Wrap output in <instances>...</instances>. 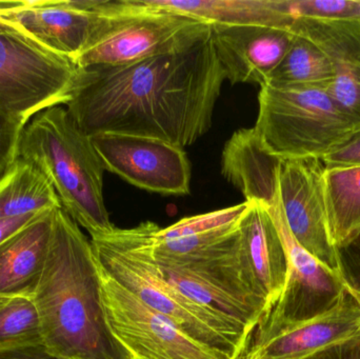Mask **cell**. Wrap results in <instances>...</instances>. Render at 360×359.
I'll return each instance as SVG.
<instances>
[{
	"instance_id": "obj_1",
	"label": "cell",
	"mask_w": 360,
	"mask_h": 359,
	"mask_svg": "<svg viewBox=\"0 0 360 359\" xmlns=\"http://www.w3.org/2000/svg\"><path fill=\"white\" fill-rule=\"evenodd\" d=\"M224 80L210 37L180 52L131 65L82 67L65 105L88 136L134 135L184 149L211 128Z\"/></svg>"
},
{
	"instance_id": "obj_2",
	"label": "cell",
	"mask_w": 360,
	"mask_h": 359,
	"mask_svg": "<svg viewBox=\"0 0 360 359\" xmlns=\"http://www.w3.org/2000/svg\"><path fill=\"white\" fill-rule=\"evenodd\" d=\"M44 344L61 359H129L105 322L91 240L57 209L50 250L33 296Z\"/></svg>"
},
{
	"instance_id": "obj_3",
	"label": "cell",
	"mask_w": 360,
	"mask_h": 359,
	"mask_svg": "<svg viewBox=\"0 0 360 359\" xmlns=\"http://www.w3.org/2000/svg\"><path fill=\"white\" fill-rule=\"evenodd\" d=\"M160 227L146 221L91 238L99 265L154 311L172 320L193 339L233 359L245 349L249 333L240 325L186 296L162 275L154 255Z\"/></svg>"
},
{
	"instance_id": "obj_4",
	"label": "cell",
	"mask_w": 360,
	"mask_h": 359,
	"mask_svg": "<svg viewBox=\"0 0 360 359\" xmlns=\"http://www.w3.org/2000/svg\"><path fill=\"white\" fill-rule=\"evenodd\" d=\"M19 157L46 173L61 208L91 238L113 231L103 197V162L91 137L76 126L67 109L49 107L27 122Z\"/></svg>"
},
{
	"instance_id": "obj_5",
	"label": "cell",
	"mask_w": 360,
	"mask_h": 359,
	"mask_svg": "<svg viewBox=\"0 0 360 359\" xmlns=\"http://www.w3.org/2000/svg\"><path fill=\"white\" fill-rule=\"evenodd\" d=\"M99 18L76 65L120 67L172 54L209 39L212 25L147 0L98 1Z\"/></svg>"
},
{
	"instance_id": "obj_6",
	"label": "cell",
	"mask_w": 360,
	"mask_h": 359,
	"mask_svg": "<svg viewBox=\"0 0 360 359\" xmlns=\"http://www.w3.org/2000/svg\"><path fill=\"white\" fill-rule=\"evenodd\" d=\"M255 130L271 154L285 160L325 157L360 129L321 86L264 84Z\"/></svg>"
},
{
	"instance_id": "obj_7",
	"label": "cell",
	"mask_w": 360,
	"mask_h": 359,
	"mask_svg": "<svg viewBox=\"0 0 360 359\" xmlns=\"http://www.w3.org/2000/svg\"><path fill=\"white\" fill-rule=\"evenodd\" d=\"M82 67L0 20V109L27 124L71 100Z\"/></svg>"
},
{
	"instance_id": "obj_8",
	"label": "cell",
	"mask_w": 360,
	"mask_h": 359,
	"mask_svg": "<svg viewBox=\"0 0 360 359\" xmlns=\"http://www.w3.org/2000/svg\"><path fill=\"white\" fill-rule=\"evenodd\" d=\"M238 240L239 229L226 242L196 256L177 263L155 259L162 275L180 292L234 320L251 334L269 309L243 261Z\"/></svg>"
},
{
	"instance_id": "obj_9",
	"label": "cell",
	"mask_w": 360,
	"mask_h": 359,
	"mask_svg": "<svg viewBox=\"0 0 360 359\" xmlns=\"http://www.w3.org/2000/svg\"><path fill=\"white\" fill-rule=\"evenodd\" d=\"M97 265L105 322L129 359H233L184 333Z\"/></svg>"
},
{
	"instance_id": "obj_10",
	"label": "cell",
	"mask_w": 360,
	"mask_h": 359,
	"mask_svg": "<svg viewBox=\"0 0 360 359\" xmlns=\"http://www.w3.org/2000/svg\"><path fill=\"white\" fill-rule=\"evenodd\" d=\"M360 337V301L350 280L334 307L314 318L283 322L262 318L238 359H308Z\"/></svg>"
},
{
	"instance_id": "obj_11",
	"label": "cell",
	"mask_w": 360,
	"mask_h": 359,
	"mask_svg": "<svg viewBox=\"0 0 360 359\" xmlns=\"http://www.w3.org/2000/svg\"><path fill=\"white\" fill-rule=\"evenodd\" d=\"M90 137L105 171L154 193L190 194L191 164L182 148L134 135L101 133Z\"/></svg>"
},
{
	"instance_id": "obj_12",
	"label": "cell",
	"mask_w": 360,
	"mask_h": 359,
	"mask_svg": "<svg viewBox=\"0 0 360 359\" xmlns=\"http://www.w3.org/2000/svg\"><path fill=\"white\" fill-rule=\"evenodd\" d=\"M321 160H285L279 171V198L288 227L298 244L321 263L347 275L328 223Z\"/></svg>"
},
{
	"instance_id": "obj_13",
	"label": "cell",
	"mask_w": 360,
	"mask_h": 359,
	"mask_svg": "<svg viewBox=\"0 0 360 359\" xmlns=\"http://www.w3.org/2000/svg\"><path fill=\"white\" fill-rule=\"evenodd\" d=\"M268 209L285 247L288 278L281 299L262 318L295 322L331 309L348 289V276L326 267L298 244L288 227L279 195Z\"/></svg>"
},
{
	"instance_id": "obj_14",
	"label": "cell",
	"mask_w": 360,
	"mask_h": 359,
	"mask_svg": "<svg viewBox=\"0 0 360 359\" xmlns=\"http://www.w3.org/2000/svg\"><path fill=\"white\" fill-rule=\"evenodd\" d=\"M99 0L19 1L0 20L75 63L99 18Z\"/></svg>"
},
{
	"instance_id": "obj_15",
	"label": "cell",
	"mask_w": 360,
	"mask_h": 359,
	"mask_svg": "<svg viewBox=\"0 0 360 359\" xmlns=\"http://www.w3.org/2000/svg\"><path fill=\"white\" fill-rule=\"evenodd\" d=\"M212 41L231 84L268 82L287 54L294 32L264 25H212Z\"/></svg>"
},
{
	"instance_id": "obj_16",
	"label": "cell",
	"mask_w": 360,
	"mask_h": 359,
	"mask_svg": "<svg viewBox=\"0 0 360 359\" xmlns=\"http://www.w3.org/2000/svg\"><path fill=\"white\" fill-rule=\"evenodd\" d=\"M291 29L327 55L333 69L328 91L360 129V20L297 17Z\"/></svg>"
},
{
	"instance_id": "obj_17",
	"label": "cell",
	"mask_w": 360,
	"mask_h": 359,
	"mask_svg": "<svg viewBox=\"0 0 360 359\" xmlns=\"http://www.w3.org/2000/svg\"><path fill=\"white\" fill-rule=\"evenodd\" d=\"M238 240L243 261L270 311L285 290L288 259L268 207L249 202L239 225Z\"/></svg>"
},
{
	"instance_id": "obj_18",
	"label": "cell",
	"mask_w": 360,
	"mask_h": 359,
	"mask_svg": "<svg viewBox=\"0 0 360 359\" xmlns=\"http://www.w3.org/2000/svg\"><path fill=\"white\" fill-rule=\"evenodd\" d=\"M57 209L36 215L0 244V297L33 299L50 250Z\"/></svg>"
},
{
	"instance_id": "obj_19",
	"label": "cell",
	"mask_w": 360,
	"mask_h": 359,
	"mask_svg": "<svg viewBox=\"0 0 360 359\" xmlns=\"http://www.w3.org/2000/svg\"><path fill=\"white\" fill-rule=\"evenodd\" d=\"M283 160L273 155L255 128L240 129L222 150L221 173L240 190L245 202L270 207L279 195V171Z\"/></svg>"
},
{
	"instance_id": "obj_20",
	"label": "cell",
	"mask_w": 360,
	"mask_h": 359,
	"mask_svg": "<svg viewBox=\"0 0 360 359\" xmlns=\"http://www.w3.org/2000/svg\"><path fill=\"white\" fill-rule=\"evenodd\" d=\"M169 12L218 27L264 25L291 29L294 17L287 0H147Z\"/></svg>"
},
{
	"instance_id": "obj_21",
	"label": "cell",
	"mask_w": 360,
	"mask_h": 359,
	"mask_svg": "<svg viewBox=\"0 0 360 359\" xmlns=\"http://www.w3.org/2000/svg\"><path fill=\"white\" fill-rule=\"evenodd\" d=\"M323 191L332 242L350 248L360 237V167L323 169Z\"/></svg>"
},
{
	"instance_id": "obj_22",
	"label": "cell",
	"mask_w": 360,
	"mask_h": 359,
	"mask_svg": "<svg viewBox=\"0 0 360 359\" xmlns=\"http://www.w3.org/2000/svg\"><path fill=\"white\" fill-rule=\"evenodd\" d=\"M61 208L54 185L33 162L18 157L0 183V219Z\"/></svg>"
},
{
	"instance_id": "obj_23",
	"label": "cell",
	"mask_w": 360,
	"mask_h": 359,
	"mask_svg": "<svg viewBox=\"0 0 360 359\" xmlns=\"http://www.w3.org/2000/svg\"><path fill=\"white\" fill-rule=\"evenodd\" d=\"M332 80L333 69L327 55L314 42L294 32L287 54L266 84L329 88Z\"/></svg>"
},
{
	"instance_id": "obj_24",
	"label": "cell",
	"mask_w": 360,
	"mask_h": 359,
	"mask_svg": "<svg viewBox=\"0 0 360 359\" xmlns=\"http://www.w3.org/2000/svg\"><path fill=\"white\" fill-rule=\"evenodd\" d=\"M44 343L37 307L31 297H12L0 310V348Z\"/></svg>"
},
{
	"instance_id": "obj_25",
	"label": "cell",
	"mask_w": 360,
	"mask_h": 359,
	"mask_svg": "<svg viewBox=\"0 0 360 359\" xmlns=\"http://www.w3.org/2000/svg\"><path fill=\"white\" fill-rule=\"evenodd\" d=\"M249 209V202H245L234 207L212 211L205 214L195 215L180 219L174 225L158 230L155 234L156 240H172L186 237L201 232L212 231L231 227L240 223L243 215Z\"/></svg>"
},
{
	"instance_id": "obj_26",
	"label": "cell",
	"mask_w": 360,
	"mask_h": 359,
	"mask_svg": "<svg viewBox=\"0 0 360 359\" xmlns=\"http://www.w3.org/2000/svg\"><path fill=\"white\" fill-rule=\"evenodd\" d=\"M287 4L294 18L360 20V0H287Z\"/></svg>"
},
{
	"instance_id": "obj_27",
	"label": "cell",
	"mask_w": 360,
	"mask_h": 359,
	"mask_svg": "<svg viewBox=\"0 0 360 359\" xmlns=\"http://www.w3.org/2000/svg\"><path fill=\"white\" fill-rule=\"evenodd\" d=\"M27 124L0 109V183L19 157V143Z\"/></svg>"
},
{
	"instance_id": "obj_28",
	"label": "cell",
	"mask_w": 360,
	"mask_h": 359,
	"mask_svg": "<svg viewBox=\"0 0 360 359\" xmlns=\"http://www.w3.org/2000/svg\"><path fill=\"white\" fill-rule=\"evenodd\" d=\"M325 169L360 167V130L340 147L321 158Z\"/></svg>"
},
{
	"instance_id": "obj_29",
	"label": "cell",
	"mask_w": 360,
	"mask_h": 359,
	"mask_svg": "<svg viewBox=\"0 0 360 359\" xmlns=\"http://www.w3.org/2000/svg\"><path fill=\"white\" fill-rule=\"evenodd\" d=\"M0 359H61L44 343L0 348Z\"/></svg>"
},
{
	"instance_id": "obj_30",
	"label": "cell",
	"mask_w": 360,
	"mask_h": 359,
	"mask_svg": "<svg viewBox=\"0 0 360 359\" xmlns=\"http://www.w3.org/2000/svg\"><path fill=\"white\" fill-rule=\"evenodd\" d=\"M41 213V212H40ZM29 214L23 216L14 217V218L0 219V244L6 242V240L14 235L15 233L22 229L25 225L30 223L36 215Z\"/></svg>"
},
{
	"instance_id": "obj_31",
	"label": "cell",
	"mask_w": 360,
	"mask_h": 359,
	"mask_svg": "<svg viewBox=\"0 0 360 359\" xmlns=\"http://www.w3.org/2000/svg\"><path fill=\"white\" fill-rule=\"evenodd\" d=\"M336 359H360V337L340 345Z\"/></svg>"
},
{
	"instance_id": "obj_32",
	"label": "cell",
	"mask_w": 360,
	"mask_h": 359,
	"mask_svg": "<svg viewBox=\"0 0 360 359\" xmlns=\"http://www.w3.org/2000/svg\"><path fill=\"white\" fill-rule=\"evenodd\" d=\"M16 0H0V16L8 13L14 6Z\"/></svg>"
},
{
	"instance_id": "obj_33",
	"label": "cell",
	"mask_w": 360,
	"mask_h": 359,
	"mask_svg": "<svg viewBox=\"0 0 360 359\" xmlns=\"http://www.w3.org/2000/svg\"><path fill=\"white\" fill-rule=\"evenodd\" d=\"M355 242H356L357 244H359V247H360V237ZM352 284H353V286H354L355 288H356L357 290H359L360 292V271H359V278H357V282H352Z\"/></svg>"
},
{
	"instance_id": "obj_34",
	"label": "cell",
	"mask_w": 360,
	"mask_h": 359,
	"mask_svg": "<svg viewBox=\"0 0 360 359\" xmlns=\"http://www.w3.org/2000/svg\"><path fill=\"white\" fill-rule=\"evenodd\" d=\"M8 301H10V299H8V297H0V310L8 303Z\"/></svg>"
},
{
	"instance_id": "obj_35",
	"label": "cell",
	"mask_w": 360,
	"mask_h": 359,
	"mask_svg": "<svg viewBox=\"0 0 360 359\" xmlns=\"http://www.w3.org/2000/svg\"><path fill=\"white\" fill-rule=\"evenodd\" d=\"M355 289H356V288H355ZM356 291H357V294H359V301H360V292H359V290H357V289H356Z\"/></svg>"
}]
</instances>
